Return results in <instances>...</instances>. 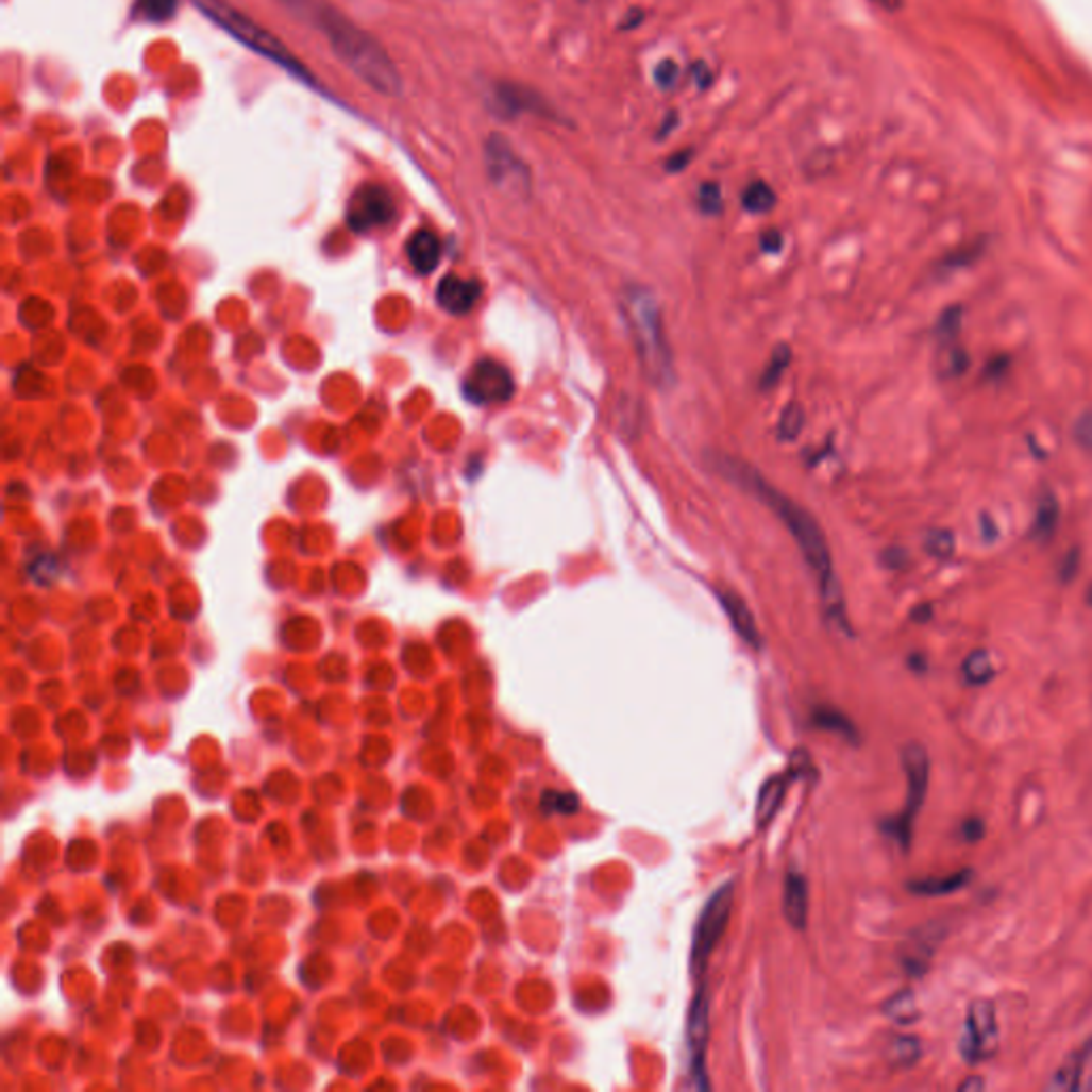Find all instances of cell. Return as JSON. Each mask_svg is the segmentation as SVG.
I'll return each mask as SVG.
<instances>
[{"instance_id":"6da1fadb","label":"cell","mask_w":1092,"mask_h":1092,"mask_svg":"<svg viewBox=\"0 0 1092 1092\" xmlns=\"http://www.w3.org/2000/svg\"><path fill=\"white\" fill-rule=\"evenodd\" d=\"M715 468L727 481H733L737 487L752 493L758 502H762L782 521V525L790 532V536L799 544L807 566L813 570V574L820 583L826 615L843 632H850V623L845 617V602H843V593H841V587H839V581L835 574L830 547L826 542V536H824L820 523L813 519V515H809L801 504H796L786 493L775 489L756 468H752L750 464H745L741 459H735L730 455H721V457H717Z\"/></svg>"},{"instance_id":"7a4b0ae2","label":"cell","mask_w":1092,"mask_h":1092,"mask_svg":"<svg viewBox=\"0 0 1092 1092\" xmlns=\"http://www.w3.org/2000/svg\"><path fill=\"white\" fill-rule=\"evenodd\" d=\"M280 3L297 20L320 31L333 54L363 84L383 97H402V73L379 39L341 16L326 0H280Z\"/></svg>"},{"instance_id":"3957f363","label":"cell","mask_w":1092,"mask_h":1092,"mask_svg":"<svg viewBox=\"0 0 1092 1092\" xmlns=\"http://www.w3.org/2000/svg\"><path fill=\"white\" fill-rule=\"evenodd\" d=\"M621 307L644 379L657 389L672 387L676 381L674 358L657 297L649 288L632 286L623 292Z\"/></svg>"},{"instance_id":"277c9868","label":"cell","mask_w":1092,"mask_h":1092,"mask_svg":"<svg viewBox=\"0 0 1092 1092\" xmlns=\"http://www.w3.org/2000/svg\"><path fill=\"white\" fill-rule=\"evenodd\" d=\"M190 3L197 12H201L209 22L229 33L235 41H239L254 54L267 58L269 63L282 67L295 80L307 84L309 88H316V80L309 73V69L273 33H269L258 22L248 18L243 12L233 7L229 0H190Z\"/></svg>"},{"instance_id":"5b68a950","label":"cell","mask_w":1092,"mask_h":1092,"mask_svg":"<svg viewBox=\"0 0 1092 1092\" xmlns=\"http://www.w3.org/2000/svg\"><path fill=\"white\" fill-rule=\"evenodd\" d=\"M903 771L907 777V799L903 811L884 824V830L888 837H892L903 852L911 847L913 828L920 809L924 807L926 792H928V779H930V760L926 750L920 743H909L903 747Z\"/></svg>"},{"instance_id":"8992f818","label":"cell","mask_w":1092,"mask_h":1092,"mask_svg":"<svg viewBox=\"0 0 1092 1092\" xmlns=\"http://www.w3.org/2000/svg\"><path fill=\"white\" fill-rule=\"evenodd\" d=\"M735 907V884H723L704 905L691 943V973L700 977L719 945Z\"/></svg>"},{"instance_id":"52a82bcc","label":"cell","mask_w":1092,"mask_h":1092,"mask_svg":"<svg viewBox=\"0 0 1092 1092\" xmlns=\"http://www.w3.org/2000/svg\"><path fill=\"white\" fill-rule=\"evenodd\" d=\"M998 1049V1020L990 1001H973L967 1011L958 1052L969 1064L990 1060Z\"/></svg>"},{"instance_id":"ba28073f","label":"cell","mask_w":1092,"mask_h":1092,"mask_svg":"<svg viewBox=\"0 0 1092 1092\" xmlns=\"http://www.w3.org/2000/svg\"><path fill=\"white\" fill-rule=\"evenodd\" d=\"M515 396V379L504 363L481 358L464 379V398L474 406L506 404Z\"/></svg>"},{"instance_id":"9c48e42d","label":"cell","mask_w":1092,"mask_h":1092,"mask_svg":"<svg viewBox=\"0 0 1092 1092\" xmlns=\"http://www.w3.org/2000/svg\"><path fill=\"white\" fill-rule=\"evenodd\" d=\"M396 214V199L385 186L363 184L348 201L346 222L354 233H368L391 224Z\"/></svg>"},{"instance_id":"30bf717a","label":"cell","mask_w":1092,"mask_h":1092,"mask_svg":"<svg viewBox=\"0 0 1092 1092\" xmlns=\"http://www.w3.org/2000/svg\"><path fill=\"white\" fill-rule=\"evenodd\" d=\"M485 163L489 178L515 192H523L530 188V171L525 163L519 158L513 144L502 135H491L485 144Z\"/></svg>"},{"instance_id":"8fae6325","label":"cell","mask_w":1092,"mask_h":1092,"mask_svg":"<svg viewBox=\"0 0 1092 1092\" xmlns=\"http://www.w3.org/2000/svg\"><path fill=\"white\" fill-rule=\"evenodd\" d=\"M489 105L502 118L540 116V118L557 120V112L551 107V103L540 93H536L523 84L498 82L491 90Z\"/></svg>"},{"instance_id":"7c38bea8","label":"cell","mask_w":1092,"mask_h":1092,"mask_svg":"<svg viewBox=\"0 0 1092 1092\" xmlns=\"http://www.w3.org/2000/svg\"><path fill=\"white\" fill-rule=\"evenodd\" d=\"M708 1020H710V1001L706 988H698L695 996L689 1007V1020H687V1047H689V1062H691V1075L700 1088H710L704 1071V1052L708 1043Z\"/></svg>"},{"instance_id":"4fadbf2b","label":"cell","mask_w":1092,"mask_h":1092,"mask_svg":"<svg viewBox=\"0 0 1092 1092\" xmlns=\"http://www.w3.org/2000/svg\"><path fill=\"white\" fill-rule=\"evenodd\" d=\"M483 295V286L478 280H466L461 275H444L436 288V299L442 309L453 316H466L474 309Z\"/></svg>"},{"instance_id":"5bb4252c","label":"cell","mask_w":1092,"mask_h":1092,"mask_svg":"<svg viewBox=\"0 0 1092 1092\" xmlns=\"http://www.w3.org/2000/svg\"><path fill=\"white\" fill-rule=\"evenodd\" d=\"M941 939H943V926H939V924H928L924 928H918L907 939L901 960L909 975H924Z\"/></svg>"},{"instance_id":"9a60e30c","label":"cell","mask_w":1092,"mask_h":1092,"mask_svg":"<svg viewBox=\"0 0 1092 1092\" xmlns=\"http://www.w3.org/2000/svg\"><path fill=\"white\" fill-rule=\"evenodd\" d=\"M719 602L727 615V619H730L733 627L737 629V634L754 649H760L762 646V638H760V632H758V625H756V619H754V612L750 610L747 602L737 595L735 591L730 589H721L719 593Z\"/></svg>"},{"instance_id":"2e32d148","label":"cell","mask_w":1092,"mask_h":1092,"mask_svg":"<svg viewBox=\"0 0 1092 1092\" xmlns=\"http://www.w3.org/2000/svg\"><path fill=\"white\" fill-rule=\"evenodd\" d=\"M784 913H786V920H788V924L792 928L803 930L807 926L809 886H807V879L801 873H796V871H790L788 877H786Z\"/></svg>"},{"instance_id":"e0dca14e","label":"cell","mask_w":1092,"mask_h":1092,"mask_svg":"<svg viewBox=\"0 0 1092 1092\" xmlns=\"http://www.w3.org/2000/svg\"><path fill=\"white\" fill-rule=\"evenodd\" d=\"M406 254H408V261H410V265L415 267L417 273L430 275L438 267V263H440L442 246H440V239L432 231L421 229V231H417L408 239Z\"/></svg>"},{"instance_id":"ac0fdd59","label":"cell","mask_w":1092,"mask_h":1092,"mask_svg":"<svg viewBox=\"0 0 1092 1092\" xmlns=\"http://www.w3.org/2000/svg\"><path fill=\"white\" fill-rule=\"evenodd\" d=\"M788 786H790V777H786V775L773 777L762 786V790L758 794V807H756L758 828H767L775 820V816L779 813V809L786 801Z\"/></svg>"},{"instance_id":"d6986e66","label":"cell","mask_w":1092,"mask_h":1092,"mask_svg":"<svg viewBox=\"0 0 1092 1092\" xmlns=\"http://www.w3.org/2000/svg\"><path fill=\"white\" fill-rule=\"evenodd\" d=\"M971 879H973V871L962 869V871H956V873L943 875V877L913 879L907 884V890L918 896H947V894H954V892L967 888Z\"/></svg>"},{"instance_id":"ffe728a7","label":"cell","mask_w":1092,"mask_h":1092,"mask_svg":"<svg viewBox=\"0 0 1092 1092\" xmlns=\"http://www.w3.org/2000/svg\"><path fill=\"white\" fill-rule=\"evenodd\" d=\"M813 723L820 727V730H826V733H833L850 743H858L860 737H858V727L854 725V721L837 710V708H830V706H820L813 710Z\"/></svg>"},{"instance_id":"44dd1931","label":"cell","mask_w":1092,"mask_h":1092,"mask_svg":"<svg viewBox=\"0 0 1092 1092\" xmlns=\"http://www.w3.org/2000/svg\"><path fill=\"white\" fill-rule=\"evenodd\" d=\"M1086 1058H1088V1054L1083 1049L1077 1052V1054H1071L1060 1064V1069L1052 1075V1079L1047 1083V1090H1066V1092L1077 1090L1079 1083H1081V1077H1083Z\"/></svg>"},{"instance_id":"7402d4cb","label":"cell","mask_w":1092,"mask_h":1092,"mask_svg":"<svg viewBox=\"0 0 1092 1092\" xmlns=\"http://www.w3.org/2000/svg\"><path fill=\"white\" fill-rule=\"evenodd\" d=\"M962 676L969 685H986L994 678V661L986 649H977L962 661Z\"/></svg>"},{"instance_id":"603a6c76","label":"cell","mask_w":1092,"mask_h":1092,"mask_svg":"<svg viewBox=\"0 0 1092 1092\" xmlns=\"http://www.w3.org/2000/svg\"><path fill=\"white\" fill-rule=\"evenodd\" d=\"M886 1015L896 1022V1024H913L918 1018H920V1009H918V1001H915V994L911 990H903L898 994H894L886 1007H884Z\"/></svg>"},{"instance_id":"cb8c5ba5","label":"cell","mask_w":1092,"mask_h":1092,"mask_svg":"<svg viewBox=\"0 0 1092 1092\" xmlns=\"http://www.w3.org/2000/svg\"><path fill=\"white\" fill-rule=\"evenodd\" d=\"M741 201L750 214H769L777 205V195L767 182H752Z\"/></svg>"},{"instance_id":"d4e9b609","label":"cell","mask_w":1092,"mask_h":1092,"mask_svg":"<svg viewBox=\"0 0 1092 1092\" xmlns=\"http://www.w3.org/2000/svg\"><path fill=\"white\" fill-rule=\"evenodd\" d=\"M790 363H792V352H790V348H788V346H777V348L773 350L771 360L767 363V368H765L762 376H760V389H762V391H771V389H775V387L779 385V381L784 379V374L788 372Z\"/></svg>"},{"instance_id":"484cf974","label":"cell","mask_w":1092,"mask_h":1092,"mask_svg":"<svg viewBox=\"0 0 1092 1092\" xmlns=\"http://www.w3.org/2000/svg\"><path fill=\"white\" fill-rule=\"evenodd\" d=\"M178 12V0H137L135 14L146 22H167Z\"/></svg>"},{"instance_id":"4316f807","label":"cell","mask_w":1092,"mask_h":1092,"mask_svg":"<svg viewBox=\"0 0 1092 1092\" xmlns=\"http://www.w3.org/2000/svg\"><path fill=\"white\" fill-rule=\"evenodd\" d=\"M920 1054H922V1047H920L918 1039H913V1037H898V1039H894L892 1049H890V1058L898 1066L915 1064Z\"/></svg>"},{"instance_id":"83f0119b","label":"cell","mask_w":1092,"mask_h":1092,"mask_svg":"<svg viewBox=\"0 0 1092 1092\" xmlns=\"http://www.w3.org/2000/svg\"><path fill=\"white\" fill-rule=\"evenodd\" d=\"M805 425V413L801 408V404H790L784 413H782V419H779V427H777V434L782 440H794L801 430Z\"/></svg>"},{"instance_id":"f1b7e54d","label":"cell","mask_w":1092,"mask_h":1092,"mask_svg":"<svg viewBox=\"0 0 1092 1092\" xmlns=\"http://www.w3.org/2000/svg\"><path fill=\"white\" fill-rule=\"evenodd\" d=\"M542 809L547 813L572 816L578 811V796L572 792H547L542 796Z\"/></svg>"},{"instance_id":"f546056e","label":"cell","mask_w":1092,"mask_h":1092,"mask_svg":"<svg viewBox=\"0 0 1092 1092\" xmlns=\"http://www.w3.org/2000/svg\"><path fill=\"white\" fill-rule=\"evenodd\" d=\"M1056 521H1058V506L1054 502L1052 495H1045L1041 502H1039V508H1037V519H1035V527H1037V534L1047 538L1054 527H1056Z\"/></svg>"},{"instance_id":"4dcf8cb0","label":"cell","mask_w":1092,"mask_h":1092,"mask_svg":"<svg viewBox=\"0 0 1092 1092\" xmlns=\"http://www.w3.org/2000/svg\"><path fill=\"white\" fill-rule=\"evenodd\" d=\"M698 203H700V209L708 216H717L721 209H723V197H721V188L719 184H702L700 186V192H698Z\"/></svg>"},{"instance_id":"1f68e13d","label":"cell","mask_w":1092,"mask_h":1092,"mask_svg":"<svg viewBox=\"0 0 1092 1092\" xmlns=\"http://www.w3.org/2000/svg\"><path fill=\"white\" fill-rule=\"evenodd\" d=\"M926 549H928V553H930L933 557H941V559H945V557H950V555H952V551H954V540H952V536H950V534H945V532H933V534L928 536V540H926Z\"/></svg>"},{"instance_id":"d6a6232c","label":"cell","mask_w":1092,"mask_h":1092,"mask_svg":"<svg viewBox=\"0 0 1092 1092\" xmlns=\"http://www.w3.org/2000/svg\"><path fill=\"white\" fill-rule=\"evenodd\" d=\"M1073 434H1075V440H1077L1086 451H1092V415H1083V417L1075 423Z\"/></svg>"},{"instance_id":"836d02e7","label":"cell","mask_w":1092,"mask_h":1092,"mask_svg":"<svg viewBox=\"0 0 1092 1092\" xmlns=\"http://www.w3.org/2000/svg\"><path fill=\"white\" fill-rule=\"evenodd\" d=\"M655 80H657V84L661 88H670L676 82V65L670 63V61H663L661 65H657Z\"/></svg>"},{"instance_id":"e575fe53","label":"cell","mask_w":1092,"mask_h":1092,"mask_svg":"<svg viewBox=\"0 0 1092 1092\" xmlns=\"http://www.w3.org/2000/svg\"><path fill=\"white\" fill-rule=\"evenodd\" d=\"M760 246L765 252L769 254H777L782 248H784V235L777 231V229H769L767 233H762L760 237Z\"/></svg>"},{"instance_id":"d590c367","label":"cell","mask_w":1092,"mask_h":1092,"mask_svg":"<svg viewBox=\"0 0 1092 1092\" xmlns=\"http://www.w3.org/2000/svg\"><path fill=\"white\" fill-rule=\"evenodd\" d=\"M984 833H986V826H984V822H981V820H977V818H971V820H967V822L962 824V837H964L967 841H979V839L984 837Z\"/></svg>"},{"instance_id":"8d00e7d4","label":"cell","mask_w":1092,"mask_h":1092,"mask_svg":"<svg viewBox=\"0 0 1092 1092\" xmlns=\"http://www.w3.org/2000/svg\"><path fill=\"white\" fill-rule=\"evenodd\" d=\"M689 154H691V152H687V150H685V152L674 154V156L668 161V171H681V169L689 163Z\"/></svg>"},{"instance_id":"74e56055","label":"cell","mask_w":1092,"mask_h":1092,"mask_svg":"<svg viewBox=\"0 0 1092 1092\" xmlns=\"http://www.w3.org/2000/svg\"><path fill=\"white\" fill-rule=\"evenodd\" d=\"M981 1088H984V1079H981V1077H977V1075H973V1077H969L967 1081H962V1083H960V1090H962V1092H964V1090H981Z\"/></svg>"},{"instance_id":"f35d334b","label":"cell","mask_w":1092,"mask_h":1092,"mask_svg":"<svg viewBox=\"0 0 1092 1092\" xmlns=\"http://www.w3.org/2000/svg\"><path fill=\"white\" fill-rule=\"evenodd\" d=\"M871 3L884 7V10H896L901 5V0H871Z\"/></svg>"},{"instance_id":"ab89813d","label":"cell","mask_w":1092,"mask_h":1092,"mask_svg":"<svg viewBox=\"0 0 1092 1092\" xmlns=\"http://www.w3.org/2000/svg\"><path fill=\"white\" fill-rule=\"evenodd\" d=\"M706 71H708V69H706V67H702V71H700V75H702V73H704V75H708V73H706ZM700 86H702V88H706V86H708V80H704V78H702V80H700Z\"/></svg>"}]
</instances>
